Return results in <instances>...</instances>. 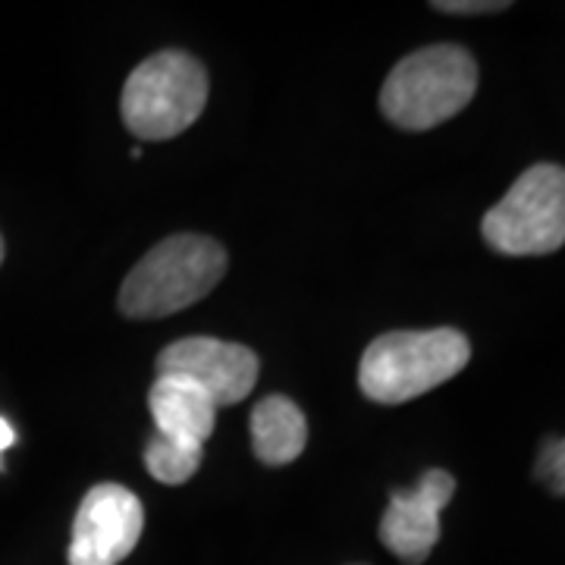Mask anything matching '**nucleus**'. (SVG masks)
I'll use <instances>...</instances> for the list:
<instances>
[{"label": "nucleus", "mask_w": 565, "mask_h": 565, "mask_svg": "<svg viewBox=\"0 0 565 565\" xmlns=\"http://www.w3.org/2000/svg\"><path fill=\"white\" fill-rule=\"evenodd\" d=\"M226 248L211 236L177 233L141 258L120 286V311L132 321H151L185 311L223 280Z\"/></svg>", "instance_id": "obj_1"}, {"label": "nucleus", "mask_w": 565, "mask_h": 565, "mask_svg": "<svg viewBox=\"0 0 565 565\" xmlns=\"http://www.w3.org/2000/svg\"><path fill=\"white\" fill-rule=\"evenodd\" d=\"M471 359V343L462 330H393L364 349L359 386L367 399L399 405L452 381Z\"/></svg>", "instance_id": "obj_2"}, {"label": "nucleus", "mask_w": 565, "mask_h": 565, "mask_svg": "<svg viewBox=\"0 0 565 565\" xmlns=\"http://www.w3.org/2000/svg\"><path fill=\"white\" fill-rule=\"evenodd\" d=\"M478 92V63L459 44H430L393 66L381 110L393 126L424 132L452 120Z\"/></svg>", "instance_id": "obj_3"}, {"label": "nucleus", "mask_w": 565, "mask_h": 565, "mask_svg": "<svg viewBox=\"0 0 565 565\" xmlns=\"http://www.w3.org/2000/svg\"><path fill=\"white\" fill-rule=\"evenodd\" d=\"M207 73L185 51H161L141 61L122 85L120 114L126 129L141 141L177 139L202 117Z\"/></svg>", "instance_id": "obj_4"}, {"label": "nucleus", "mask_w": 565, "mask_h": 565, "mask_svg": "<svg viewBox=\"0 0 565 565\" xmlns=\"http://www.w3.org/2000/svg\"><path fill=\"white\" fill-rule=\"evenodd\" d=\"M487 245L500 255H553L565 243V170L537 163L493 204L481 223Z\"/></svg>", "instance_id": "obj_5"}, {"label": "nucleus", "mask_w": 565, "mask_h": 565, "mask_svg": "<svg viewBox=\"0 0 565 565\" xmlns=\"http://www.w3.org/2000/svg\"><path fill=\"white\" fill-rule=\"evenodd\" d=\"M141 500L120 484H95L73 519L70 565H120L141 537Z\"/></svg>", "instance_id": "obj_6"}, {"label": "nucleus", "mask_w": 565, "mask_h": 565, "mask_svg": "<svg viewBox=\"0 0 565 565\" xmlns=\"http://www.w3.org/2000/svg\"><path fill=\"white\" fill-rule=\"evenodd\" d=\"M258 355L248 345L217 337H185L158 355V374L189 377L217 408L243 403L258 384Z\"/></svg>", "instance_id": "obj_7"}, {"label": "nucleus", "mask_w": 565, "mask_h": 565, "mask_svg": "<svg viewBox=\"0 0 565 565\" xmlns=\"http://www.w3.org/2000/svg\"><path fill=\"white\" fill-rule=\"evenodd\" d=\"M456 493V478L444 468L424 471L412 490H393L384 519L381 544L405 565H422L440 541V512Z\"/></svg>", "instance_id": "obj_8"}, {"label": "nucleus", "mask_w": 565, "mask_h": 565, "mask_svg": "<svg viewBox=\"0 0 565 565\" xmlns=\"http://www.w3.org/2000/svg\"><path fill=\"white\" fill-rule=\"evenodd\" d=\"M148 408L154 415L158 437L180 446L204 449V440L214 434L217 405L199 386L180 374H158L148 390Z\"/></svg>", "instance_id": "obj_9"}, {"label": "nucleus", "mask_w": 565, "mask_h": 565, "mask_svg": "<svg viewBox=\"0 0 565 565\" xmlns=\"http://www.w3.org/2000/svg\"><path fill=\"white\" fill-rule=\"evenodd\" d=\"M308 446V422L289 396H264L252 408V449L264 465L296 462Z\"/></svg>", "instance_id": "obj_10"}, {"label": "nucleus", "mask_w": 565, "mask_h": 565, "mask_svg": "<svg viewBox=\"0 0 565 565\" xmlns=\"http://www.w3.org/2000/svg\"><path fill=\"white\" fill-rule=\"evenodd\" d=\"M202 456L204 449L180 446L154 434V437L148 440V446H145V468H148V475H151L154 481L177 487L185 484V481L199 471Z\"/></svg>", "instance_id": "obj_11"}, {"label": "nucleus", "mask_w": 565, "mask_h": 565, "mask_svg": "<svg viewBox=\"0 0 565 565\" xmlns=\"http://www.w3.org/2000/svg\"><path fill=\"white\" fill-rule=\"evenodd\" d=\"M541 475L553 487V493H563V440H550L541 456Z\"/></svg>", "instance_id": "obj_12"}, {"label": "nucleus", "mask_w": 565, "mask_h": 565, "mask_svg": "<svg viewBox=\"0 0 565 565\" xmlns=\"http://www.w3.org/2000/svg\"><path fill=\"white\" fill-rule=\"evenodd\" d=\"M509 3L505 0H437L434 3V10H440V13H500L505 10Z\"/></svg>", "instance_id": "obj_13"}, {"label": "nucleus", "mask_w": 565, "mask_h": 565, "mask_svg": "<svg viewBox=\"0 0 565 565\" xmlns=\"http://www.w3.org/2000/svg\"><path fill=\"white\" fill-rule=\"evenodd\" d=\"M13 444H17V434H13V427L0 418V452H3V449H10Z\"/></svg>", "instance_id": "obj_14"}, {"label": "nucleus", "mask_w": 565, "mask_h": 565, "mask_svg": "<svg viewBox=\"0 0 565 565\" xmlns=\"http://www.w3.org/2000/svg\"><path fill=\"white\" fill-rule=\"evenodd\" d=\"M0 264H3V239H0Z\"/></svg>", "instance_id": "obj_15"}]
</instances>
